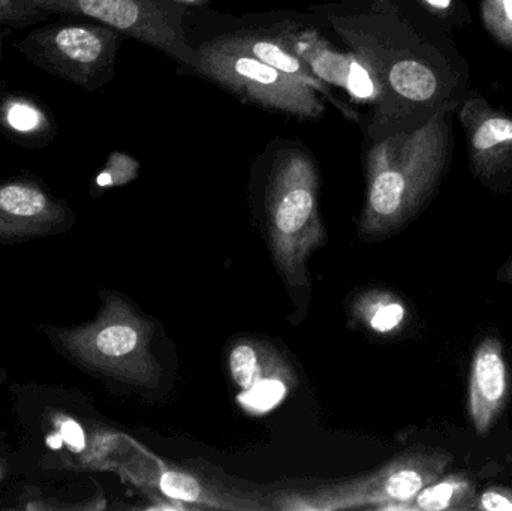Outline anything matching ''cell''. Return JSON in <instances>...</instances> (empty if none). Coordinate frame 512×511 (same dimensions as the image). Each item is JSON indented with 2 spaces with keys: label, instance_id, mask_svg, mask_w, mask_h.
<instances>
[{
  "label": "cell",
  "instance_id": "11",
  "mask_svg": "<svg viewBox=\"0 0 512 511\" xmlns=\"http://www.w3.org/2000/svg\"><path fill=\"white\" fill-rule=\"evenodd\" d=\"M382 83L388 98L396 99L400 108L406 110L435 111L445 102L441 99L444 92L441 74L432 63L414 54L397 57L385 69Z\"/></svg>",
  "mask_w": 512,
  "mask_h": 511
},
{
  "label": "cell",
  "instance_id": "26",
  "mask_svg": "<svg viewBox=\"0 0 512 511\" xmlns=\"http://www.w3.org/2000/svg\"><path fill=\"white\" fill-rule=\"evenodd\" d=\"M0 476H2V473H0Z\"/></svg>",
  "mask_w": 512,
  "mask_h": 511
},
{
  "label": "cell",
  "instance_id": "15",
  "mask_svg": "<svg viewBox=\"0 0 512 511\" xmlns=\"http://www.w3.org/2000/svg\"><path fill=\"white\" fill-rule=\"evenodd\" d=\"M0 126L23 140H47L50 120L47 114L27 98L9 96L0 102Z\"/></svg>",
  "mask_w": 512,
  "mask_h": 511
},
{
  "label": "cell",
  "instance_id": "4",
  "mask_svg": "<svg viewBox=\"0 0 512 511\" xmlns=\"http://www.w3.org/2000/svg\"><path fill=\"white\" fill-rule=\"evenodd\" d=\"M198 53V74L227 87L246 101L301 119H316L324 113V104L316 90L233 47L224 38L201 45Z\"/></svg>",
  "mask_w": 512,
  "mask_h": 511
},
{
  "label": "cell",
  "instance_id": "7",
  "mask_svg": "<svg viewBox=\"0 0 512 511\" xmlns=\"http://www.w3.org/2000/svg\"><path fill=\"white\" fill-rule=\"evenodd\" d=\"M68 209L32 177L0 179V240L45 236L65 227Z\"/></svg>",
  "mask_w": 512,
  "mask_h": 511
},
{
  "label": "cell",
  "instance_id": "8",
  "mask_svg": "<svg viewBox=\"0 0 512 511\" xmlns=\"http://www.w3.org/2000/svg\"><path fill=\"white\" fill-rule=\"evenodd\" d=\"M289 47L325 84L342 87L352 96L366 101L384 98V84L378 72L363 56L343 54L330 48L312 32H288L283 35Z\"/></svg>",
  "mask_w": 512,
  "mask_h": 511
},
{
  "label": "cell",
  "instance_id": "10",
  "mask_svg": "<svg viewBox=\"0 0 512 511\" xmlns=\"http://www.w3.org/2000/svg\"><path fill=\"white\" fill-rule=\"evenodd\" d=\"M453 459L445 450L418 447L400 456L367 485L369 500L384 503L387 509L408 503L421 489L441 479Z\"/></svg>",
  "mask_w": 512,
  "mask_h": 511
},
{
  "label": "cell",
  "instance_id": "6",
  "mask_svg": "<svg viewBox=\"0 0 512 511\" xmlns=\"http://www.w3.org/2000/svg\"><path fill=\"white\" fill-rule=\"evenodd\" d=\"M457 110L468 141L472 176L493 194H510L512 114L493 107L480 93H472Z\"/></svg>",
  "mask_w": 512,
  "mask_h": 511
},
{
  "label": "cell",
  "instance_id": "12",
  "mask_svg": "<svg viewBox=\"0 0 512 511\" xmlns=\"http://www.w3.org/2000/svg\"><path fill=\"white\" fill-rule=\"evenodd\" d=\"M68 347L84 362L117 368L143 344L140 330L125 320H102L81 333L69 335Z\"/></svg>",
  "mask_w": 512,
  "mask_h": 511
},
{
  "label": "cell",
  "instance_id": "17",
  "mask_svg": "<svg viewBox=\"0 0 512 511\" xmlns=\"http://www.w3.org/2000/svg\"><path fill=\"white\" fill-rule=\"evenodd\" d=\"M481 18L489 35L512 51V0H481Z\"/></svg>",
  "mask_w": 512,
  "mask_h": 511
},
{
  "label": "cell",
  "instance_id": "18",
  "mask_svg": "<svg viewBox=\"0 0 512 511\" xmlns=\"http://www.w3.org/2000/svg\"><path fill=\"white\" fill-rule=\"evenodd\" d=\"M230 369L234 381L242 389L249 390L261 380L258 353L248 344L237 345L230 356Z\"/></svg>",
  "mask_w": 512,
  "mask_h": 511
},
{
  "label": "cell",
  "instance_id": "1",
  "mask_svg": "<svg viewBox=\"0 0 512 511\" xmlns=\"http://www.w3.org/2000/svg\"><path fill=\"white\" fill-rule=\"evenodd\" d=\"M445 101L420 125L385 137L367 158L363 227L369 236H390L411 224L433 200L453 156L451 113Z\"/></svg>",
  "mask_w": 512,
  "mask_h": 511
},
{
  "label": "cell",
  "instance_id": "20",
  "mask_svg": "<svg viewBox=\"0 0 512 511\" xmlns=\"http://www.w3.org/2000/svg\"><path fill=\"white\" fill-rule=\"evenodd\" d=\"M159 486H161V491L173 500L185 501V503H195L200 500V483L188 474L167 471L162 474Z\"/></svg>",
  "mask_w": 512,
  "mask_h": 511
},
{
  "label": "cell",
  "instance_id": "23",
  "mask_svg": "<svg viewBox=\"0 0 512 511\" xmlns=\"http://www.w3.org/2000/svg\"><path fill=\"white\" fill-rule=\"evenodd\" d=\"M496 281H498L499 284L512 287V254L507 258V261L499 267L498 272H496Z\"/></svg>",
  "mask_w": 512,
  "mask_h": 511
},
{
  "label": "cell",
  "instance_id": "9",
  "mask_svg": "<svg viewBox=\"0 0 512 511\" xmlns=\"http://www.w3.org/2000/svg\"><path fill=\"white\" fill-rule=\"evenodd\" d=\"M511 393V369L505 345L486 336L475 348L469 374L468 410L478 435L489 434L505 411Z\"/></svg>",
  "mask_w": 512,
  "mask_h": 511
},
{
  "label": "cell",
  "instance_id": "25",
  "mask_svg": "<svg viewBox=\"0 0 512 511\" xmlns=\"http://www.w3.org/2000/svg\"><path fill=\"white\" fill-rule=\"evenodd\" d=\"M176 2L191 3V5H201V3H206L207 0H176Z\"/></svg>",
  "mask_w": 512,
  "mask_h": 511
},
{
  "label": "cell",
  "instance_id": "19",
  "mask_svg": "<svg viewBox=\"0 0 512 511\" xmlns=\"http://www.w3.org/2000/svg\"><path fill=\"white\" fill-rule=\"evenodd\" d=\"M286 387L279 380H259L251 389L246 390L245 405L256 411H267L276 407L283 396Z\"/></svg>",
  "mask_w": 512,
  "mask_h": 511
},
{
  "label": "cell",
  "instance_id": "14",
  "mask_svg": "<svg viewBox=\"0 0 512 511\" xmlns=\"http://www.w3.org/2000/svg\"><path fill=\"white\" fill-rule=\"evenodd\" d=\"M478 488L463 473H445L441 479L421 489L411 501L390 507L396 510L475 511Z\"/></svg>",
  "mask_w": 512,
  "mask_h": 511
},
{
  "label": "cell",
  "instance_id": "16",
  "mask_svg": "<svg viewBox=\"0 0 512 511\" xmlns=\"http://www.w3.org/2000/svg\"><path fill=\"white\" fill-rule=\"evenodd\" d=\"M51 15L27 5L23 0H0V57L9 33L45 23Z\"/></svg>",
  "mask_w": 512,
  "mask_h": 511
},
{
  "label": "cell",
  "instance_id": "3",
  "mask_svg": "<svg viewBox=\"0 0 512 511\" xmlns=\"http://www.w3.org/2000/svg\"><path fill=\"white\" fill-rule=\"evenodd\" d=\"M122 36L98 21H57L33 27L15 48L42 71L95 92L114 77Z\"/></svg>",
  "mask_w": 512,
  "mask_h": 511
},
{
  "label": "cell",
  "instance_id": "2",
  "mask_svg": "<svg viewBox=\"0 0 512 511\" xmlns=\"http://www.w3.org/2000/svg\"><path fill=\"white\" fill-rule=\"evenodd\" d=\"M267 210L274 255L292 281L322 239L318 173L312 159L300 150H289L277 159Z\"/></svg>",
  "mask_w": 512,
  "mask_h": 511
},
{
  "label": "cell",
  "instance_id": "24",
  "mask_svg": "<svg viewBox=\"0 0 512 511\" xmlns=\"http://www.w3.org/2000/svg\"><path fill=\"white\" fill-rule=\"evenodd\" d=\"M424 2L429 3V6H432L435 11H444V9L450 8L453 0H424Z\"/></svg>",
  "mask_w": 512,
  "mask_h": 511
},
{
  "label": "cell",
  "instance_id": "21",
  "mask_svg": "<svg viewBox=\"0 0 512 511\" xmlns=\"http://www.w3.org/2000/svg\"><path fill=\"white\" fill-rule=\"evenodd\" d=\"M406 318V308L397 300H387L379 303L370 317V324L379 333H390L399 329Z\"/></svg>",
  "mask_w": 512,
  "mask_h": 511
},
{
  "label": "cell",
  "instance_id": "13",
  "mask_svg": "<svg viewBox=\"0 0 512 511\" xmlns=\"http://www.w3.org/2000/svg\"><path fill=\"white\" fill-rule=\"evenodd\" d=\"M225 41L233 47L239 48V50L245 51V53L251 54L261 62L267 63V65L273 66L277 71L283 72V74L289 75V77L295 78V80L301 81V83L307 84L312 87L316 92L321 93L324 98L330 99L337 108L352 116L349 113L348 108L337 102L334 99L333 93L328 89L327 84L324 81L319 80L309 66L297 56L289 47L288 42L285 41L283 35L270 36V35H259V33H240V35L225 36Z\"/></svg>",
  "mask_w": 512,
  "mask_h": 511
},
{
  "label": "cell",
  "instance_id": "5",
  "mask_svg": "<svg viewBox=\"0 0 512 511\" xmlns=\"http://www.w3.org/2000/svg\"><path fill=\"white\" fill-rule=\"evenodd\" d=\"M47 14L80 15L119 30L198 71L200 53L189 45L183 11L162 0H23Z\"/></svg>",
  "mask_w": 512,
  "mask_h": 511
},
{
  "label": "cell",
  "instance_id": "22",
  "mask_svg": "<svg viewBox=\"0 0 512 511\" xmlns=\"http://www.w3.org/2000/svg\"><path fill=\"white\" fill-rule=\"evenodd\" d=\"M475 511H512V488L492 485L478 491Z\"/></svg>",
  "mask_w": 512,
  "mask_h": 511
}]
</instances>
